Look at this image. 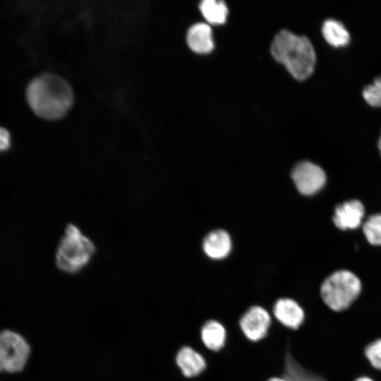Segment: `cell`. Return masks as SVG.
<instances>
[{
	"mask_svg": "<svg viewBox=\"0 0 381 381\" xmlns=\"http://www.w3.org/2000/svg\"><path fill=\"white\" fill-rule=\"evenodd\" d=\"M29 106L38 116L47 120L64 117L71 109L74 93L64 78L52 73L32 79L26 90Z\"/></svg>",
	"mask_w": 381,
	"mask_h": 381,
	"instance_id": "obj_1",
	"label": "cell"
},
{
	"mask_svg": "<svg viewBox=\"0 0 381 381\" xmlns=\"http://www.w3.org/2000/svg\"><path fill=\"white\" fill-rule=\"evenodd\" d=\"M271 53L296 79L305 80L314 70L315 52L312 43L305 36L282 30L272 41Z\"/></svg>",
	"mask_w": 381,
	"mask_h": 381,
	"instance_id": "obj_2",
	"label": "cell"
},
{
	"mask_svg": "<svg viewBox=\"0 0 381 381\" xmlns=\"http://www.w3.org/2000/svg\"><path fill=\"white\" fill-rule=\"evenodd\" d=\"M93 242L77 226L66 229L56 253V264L62 271L74 273L86 266L95 253Z\"/></svg>",
	"mask_w": 381,
	"mask_h": 381,
	"instance_id": "obj_3",
	"label": "cell"
},
{
	"mask_svg": "<svg viewBox=\"0 0 381 381\" xmlns=\"http://www.w3.org/2000/svg\"><path fill=\"white\" fill-rule=\"evenodd\" d=\"M361 291L360 279L349 270H339L329 275L321 285L323 301L332 310L348 308Z\"/></svg>",
	"mask_w": 381,
	"mask_h": 381,
	"instance_id": "obj_4",
	"label": "cell"
},
{
	"mask_svg": "<svg viewBox=\"0 0 381 381\" xmlns=\"http://www.w3.org/2000/svg\"><path fill=\"white\" fill-rule=\"evenodd\" d=\"M30 355V346L19 334L0 332V371L17 373L23 369Z\"/></svg>",
	"mask_w": 381,
	"mask_h": 381,
	"instance_id": "obj_5",
	"label": "cell"
},
{
	"mask_svg": "<svg viewBox=\"0 0 381 381\" xmlns=\"http://www.w3.org/2000/svg\"><path fill=\"white\" fill-rule=\"evenodd\" d=\"M291 178L298 190L305 195L316 193L323 188L326 182L323 169L308 161L297 164L291 171Z\"/></svg>",
	"mask_w": 381,
	"mask_h": 381,
	"instance_id": "obj_6",
	"label": "cell"
},
{
	"mask_svg": "<svg viewBox=\"0 0 381 381\" xmlns=\"http://www.w3.org/2000/svg\"><path fill=\"white\" fill-rule=\"evenodd\" d=\"M271 318L262 307H250L240 320V326L245 336L253 341L263 339L267 334Z\"/></svg>",
	"mask_w": 381,
	"mask_h": 381,
	"instance_id": "obj_7",
	"label": "cell"
},
{
	"mask_svg": "<svg viewBox=\"0 0 381 381\" xmlns=\"http://www.w3.org/2000/svg\"><path fill=\"white\" fill-rule=\"evenodd\" d=\"M364 213L363 204L358 200H351L336 207L333 222L341 230L354 229L361 225Z\"/></svg>",
	"mask_w": 381,
	"mask_h": 381,
	"instance_id": "obj_8",
	"label": "cell"
},
{
	"mask_svg": "<svg viewBox=\"0 0 381 381\" xmlns=\"http://www.w3.org/2000/svg\"><path fill=\"white\" fill-rule=\"evenodd\" d=\"M275 318L284 326L298 328L303 322L304 312L298 303L291 298H280L274 306Z\"/></svg>",
	"mask_w": 381,
	"mask_h": 381,
	"instance_id": "obj_9",
	"label": "cell"
},
{
	"mask_svg": "<svg viewBox=\"0 0 381 381\" xmlns=\"http://www.w3.org/2000/svg\"><path fill=\"white\" fill-rule=\"evenodd\" d=\"M202 248L210 258L219 260L226 257L231 249V241L229 234L224 230H215L204 238Z\"/></svg>",
	"mask_w": 381,
	"mask_h": 381,
	"instance_id": "obj_10",
	"label": "cell"
},
{
	"mask_svg": "<svg viewBox=\"0 0 381 381\" xmlns=\"http://www.w3.org/2000/svg\"><path fill=\"white\" fill-rule=\"evenodd\" d=\"M186 41L188 47L199 54H207L214 47L211 28L204 23H198L190 27Z\"/></svg>",
	"mask_w": 381,
	"mask_h": 381,
	"instance_id": "obj_11",
	"label": "cell"
},
{
	"mask_svg": "<svg viewBox=\"0 0 381 381\" xmlns=\"http://www.w3.org/2000/svg\"><path fill=\"white\" fill-rule=\"evenodd\" d=\"M176 361L182 373L188 377L199 375L206 368V362L202 356L189 346H184L179 350Z\"/></svg>",
	"mask_w": 381,
	"mask_h": 381,
	"instance_id": "obj_12",
	"label": "cell"
},
{
	"mask_svg": "<svg viewBox=\"0 0 381 381\" xmlns=\"http://www.w3.org/2000/svg\"><path fill=\"white\" fill-rule=\"evenodd\" d=\"M226 330L218 321L209 320L201 329V338L204 344L210 350L219 351L226 341Z\"/></svg>",
	"mask_w": 381,
	"mask_h": 381,
	"instance_id": "obj_13",
	"label": "cell"
},
{
	"mask_svg": "<svg viewBox=\"0 0 381 381\" xmlns=\"http://www.w3.org/2000/svg\"><path fill=\"white\" fill-rule=\"evenodd\" d=\"M322 32L326 41L334 47L344 46L350 40L349 32L344 24L333 18H329L323 23Z\"/></svg>",
	"mask_w": 381,
	"mask_h": 381,
	"instance_id": "obj_14",
	"label": "cell"
},
{
	"mask_svg": "<svg viewBox=\"0 0 381 381\" xmlns=\"http://www.w3.org/2000/svg\"><path fill=\"white\" fill-rule=\"evenodd\" d=\"M284 377L289 381H325L319 376L307 372L295 361L289 351L285 356Z\"/></svg>",
	"mask_w": 381,
	"mask_h": 381,
	"instance_id": "obj_15",
	"label": "cell"
},
{
	"mask_svg": "<svg viewBox=\"0 0 381 381\" xmlns=\"http://www.w3.org/2000/svg\"><path fill=\"white\" fill-rule=\"evenodd\" d=\"M200 9L207 22L222 24L226 21L228 8L222 1L204 0L200 4Z\"/></svg>",
	"mask_w": 381,
	"mask_h": 381,
	"instance_id": "obj_16",
	"label": "cell"
},
{
	"mask_svg": "<svg viewBox=\"0 0 381 381\" xmlns=\"http://www.w3.org/2000/svg\"><path fill=\"white\" fill-rule=\"evenodd\" d=\"M363 231L370 244L381 246V214L369 217L363 224Z\"/></svg>",
	"mask_w": 381,
	"mask_h": 381,
	"instance_id": "obj_17",
	"label": "cell"
},
{
	"mask_svg": "<svg viewBox=\"0 0 381 381\" xmlns=\"http://www.w3.org/2000/svg\"><path fill=\"white\" fill-rule=\"evenodd\" d=\"M363 97L370 105L381 106V75L377 77L373 83L364 87Z\"/></svg>",
	"mask_w": 381,
	"mask_h": 381,
	"instance_id": "obj_18",
	"label": "cell"
},
{
	"mask_svg": "<svg viewBox=\"0 0 381 381\" xmlns=\"http://www.w3.org/2000/svg\"><path fill=\"white\" fill-rule=\"evenodd\" d=\"M365 354L373 368L381 370V339L370 343L365 348Z\"/></svg>",
	"mask_w": 381,
	"mask_h": 381,
	"instance_id": "obj_19",
	"label": "cell"
},
{
	"mask_svg": "<svg viewBox=\"0 0 381 381\" xmlns=\"http://www.w3.org/2000/svg\"><path fill=\"white\" fill-rule=\"evenodd\" d=\"M9 146V133L5 128L0 127V152L7 150Z\"/></svg>",
	"mask_w": 381,
	"mask_h": 381,
	"instance_id": "obj_20",
	"label": "cell"
},
{
	"mask_svg": "<svg viewBox=\"0 0 381 381\" xmlns=\"http://www.w3.org/2000/svg\"><path fill=\"white\" fill-rule=\"evenodd\" d=\"M267 381H289L285 377H272L269 379Z\"/></svg>",
	"mask_w": 381,
	"mask_h": 381,
	"instance_id": "obj_21",
	"label": "cell"
},
{
	"mask_svg": "<svg viewBox=\"0 0 381 381\" xmlns=\"http://www.w3.org/2000/svg\"><path fill=\"white\" fill-rule=\"evenodd\" d=\"M355 381H374V380L368 377H361L356 379Z\"/></svg>",
	"mask_w": 381,
	"mask_h": 381,
	"instance_id": "obj_22",
	"label": "cell"
},
{
	"mask_svg": "<svg viewBox=\"0 0 381 381\" xmlns=\"http://www.w3.org/2000/svg\"><path fill=\"white\" fill-rule=\"evenodd\" d=\"M377 146H378V149L380 150V155H381V135H380V139L378 140Z\"/></svg>",
	"mask_w": 381,
	"mask_h": 381,
	"instance_id": "obj_23",
	"label": "cell"
}]
</instances>
